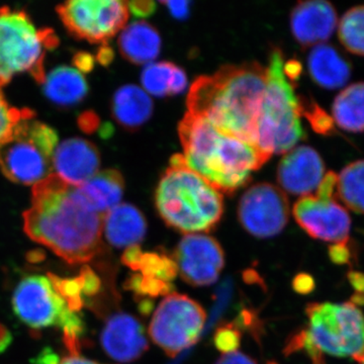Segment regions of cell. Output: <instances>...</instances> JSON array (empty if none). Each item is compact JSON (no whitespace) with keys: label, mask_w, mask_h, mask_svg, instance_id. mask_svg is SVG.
<instances>
[{"label":"cell","mask_w":364,"mask_h":364,"mask_svg":"<svg viewBox=\"0 0 364 364\" xmlns=\"http://www.w3.org/2000/svg\"><path fill=\"white\" fill-rule=\"evenodd\" d=\"M105 215L57 174L33 186L32 207L23 213L25 232L71 264L85 263L102 246Z\"/></svg>","instance_id":"6da1fadb"},{"label":"cell","mask_w":364,"mask_h":364,"mask_svg":"<svg viewBox=\"0 0 364 364\" xmlns=\"http://www.w3.org/2000/svg\"><path fill=\"white\" fill-rule=\"evenodd\" d=\"M267 85V67L257 62L222 66L189 90L188 112L227 135L257 145V126Z\"/></svg>","instance_id":"7a4b0ae2"},{"label":"cell","mask_w":364,"mask_h":364,"mask_svg":"<svg viewBox=\"0 0 364 364\" xmlns=\"http://www.w3.org/2000/svg\"><path fill=\"white\" fill-rule=\"evenodd\" d=\"M186 164L220 193L232 195L270 159L255 144L227 135L202 117L186 112L178 124Z\"/></svg>","instance_id":"3957f363"},{"label":"cell","mask_w":364,"mask_h":364,"mask_svg":"<svg viewBox=\"0 0 364 364\" xmlns=\"http://www.w3.org/2000/svg\"><path fill=\"white\" fill-rule=\"evenodd\" d=\"M155 207L165 224L184 234L210 232L224 213L222 193L186 164L183 155L170 159L155 191Z\"/></svg>","instance_id":"277c9868"},{"label":"cell","mask_w":364,"mask_h":364,"mask_svg":"<svg viewBox=\"0 0 364 364\" xmlns=\"http://www.w3.org/2000/svg\"><path fill=\"white\" fill-rule=\"evenodd\" d=\"M308 325L294 335L286 353L304 350L313 364L324 363V355L353 358L364 348V316L352 303H313L306 306Z\"/></svg>","instance_id":"5b68a950"},{"label":"cell","mask_w":364,"mask_h":364,"mask_svg":"<svg viewBox=\"0 0 364 364\" xmlns=\"http://www.w3.org/2000/svg\"><path fill=\"white\" fill-rule=\"evenodd\" d=\"M284 54L270 53L267 85L257 126V146L263 152L286 154L306 136L301 124L299 97L284 71Z\"/></svg>","instance_id":"8992f818"},{"label":"cell","mask_w":364,"mask_h":364,"mask_svg":"<svg viewBox=\"0 0 364 364\" xmlns=\"http://www.w3.org/2000/svg\"><path fill=\"white\" fill-rule=\"evenodd\" d=\"M57 45L51 28L37 30L25 11L0 7V85L25 71L44 85L45 50Z\"/></svg>","instance_id":"52a82bcc"},{"label":"cell","mask_w":364,"mask_h":364,"mask_svg":"<svg viewBox=\"0 0 364 364\" xmlns=\"http://www.w3.org/2000/svg\"><path fill=\"white\" fill-rule=\"evenodd\" d=\"M207 314L198 301L186 294H171L157 306L149 326V335L170 358L198 341Z\"/></svg>","instance_id":"ba28073f"},{"label":"cell","mask_w":364,"mask_h":364,"mask_svg":"<svg viewBox=\"0 0 364 364\" xmlns=\"http://www.w3.org/2000/svg\"><path fill=\"white\" fill-rule=\"evenodd\" d=\"M56 9L67 31L91 44H105L129 18L128 4L119 0H71Z\"/></svg>","instance_id":"9c48e42d"},{"label":"cell","mask_w":364,"mask_h":364,"mask_svg":"<svg viewBox=\"0 0 364 364\" xmlns=\"http://www.w3.org/2000/svg\"><path fill=\"white\" fill-rule=\"evenodd\" d=\"M242 227L257 238L279 235L289 219V203L286 193L272 183L255 184L242 196L238 205Z\"/></svg>","instance_id":"30bf717a"},{"label":"cell","mask_w":364,"mask_h":364,"mask_svg":"<svg viewBox=\"0 0 364 364\" xmlns=\"http://www.w3.org/2000/svg\"><path fill=\"white\" fill-rule=\"evenodd\" d=\"M14 312L33 329L57 326L69 312L64 299L55 291L50 279L31 275L21 280L13 296Z\"/></svg>","instance_id":"8fae6325"},{"label":"cell","mask_w":364,"mask_h":364,"mask_svg":"<svg viewBox=\"0 0 364 364\" xmlns=\"http://www.w3.org/2000/svg\"><path fill=\"white\" fill-rule=\"evenodd\" d=\"M173 255L182 279L193 287L215 284L225 267L221 244L208 235H186Z\"/></svg>","instance_id":"7c38bea8"},{"label":"cell","mask_w":364,"mask_h":364,"mask_svg":"<svg viewBox=\"0 0 364 364\" xmlns=\"http://www.w3.org/2000/svg\"><path fill=\"white\" fill-rule=\"evenodd\" d=\"M293 213L294 220L309 236L335 245L348 240L350 215L337 200L303 196L294 205Z\"/></svg>","instance_id":"4fadbf2b"},{"label":"cell","mask_w":364,"mask_h":364,"mask_svg":"<svg viewBox=\"0 0 364 364\" xmlns=\"http://www.w3.org/2000/svg\"><path fill=\"white\" fill-rule=\"evenodd\" d=\"M21 122L11 138L0 145V170L9 181L35 186L51 176L53 160L28 138Z\"/></svg>","instance_id":"5bb4252c"},{"label":"cell","mask_w":364,"mask_h":364,"mask_svg":"<svg viewBox=\"0 0 364 364\" xmlns=\"http://www.w3.org/2000/svg\"><path fill=\"white\" fill-rule=\"evenodd\" d=\"M325 176V163L310 146H298L286 153L277 168L282 189L294 196H310Z\"/></svg>","instance_id":"9a60e30c"},{"label":"cell","mask_w":364,"mask_h":364,"mask_svg":"<svg viewBox=\"0 0 364 364\" xmlns=\"http://www.w3.org/2000/svg\"><path fill=\"white\" fill-rule=\"evenodd\" d=\"M100 342L105 353L121 363H133L149 347L142 324L126 313L116 314L107 321Z\"/></svg>","instance_id":"2e32d148"},{"label":"cell","mask_w":364,"mask_h":364,"mask_svg":"<svg viewBox=\"0 0 364 364\" xmlns=\"http://www.w3.org/2000/svg\"><path fill=\"white\" fill-rule=\"evenodd\" d=\"M338 16L334 6L326 0L298 2L291 14V33L304 47L324 44L336 28Z\"/></svg>","instance_id":"e0dca14e"},{"label":"cell","mask_w":364,"mask_h":364,"mask_svg":"<svg viewBox=\"0 0 364 364\" xmlns=\"http://www.w3.org/2000/svg\"><path fill=\"white\" fill-rule=\"evenodd\" d=\"M57 176L67 183L79 186L98 173L100 155L95 144L80 138H72L60 144L53 156Z\"/></svg>","instance_id":"ac0fdd59"},{"label":"cell","mask_w":364,"mask_h":364,"mask_svg":"<svg viewBox=\"0 0 364 364\" xmlns=\"http://www.w3.org/2000/svg\"><path fill=\"white\" fill-rule=\"evenodd\" d=\"M308 69L314 82L325 90H337L351 77L349 60L334 46H315L308 56Z\"/></svg>","instance_id":"d6986e66"},{"label":"cell","mask_w":364,"mask_h":364,"mask_svg":"<svg viewBox=\"0 0 364 364\" xmlns=\"http://www.w3.org/2000/svg\"><path fill=\"white\" fill-rule=\"evenodd\" d=\"M107 240L117 248L138 245L145 238L147 223L139 208L130 203H119L105 215Z\"/></svg>","instance_id":"ffe728a7"},{"label":"cell","mask_w":364,"mask_h":364,"mask_svg":"<svg viewBox=\"0 0 364 364\" xmlns=\"http://www.w3.org/2000/svg\"><path fill=\"white\" fill-rule=\"evenodd\" d=\"M159 32L147 21H136L123 28L119 38L122 56L131 63L141 65L157 58L161 51Z\"/></svg>","instance_id":"44dd1931"},{"label":"cell","mask_w":364,"mask_h":364,"mask_svg":"<svg viewBox=\"0 0 364 364\" xmlns=\"http://www.w3.org/2000/svg\"><path fill=\"white\" fill-rule=\"evenodd\" d=\"M112 116L126 130H138L153 114V102L139 86H122L112 98Z\"/></svg>","instance_id":"7402d4cb"},{"label":"cell","mask_w":364,"mask_h":364,"mask_svg":"<svg viewBox=\"0 0 364 364\" xmlns=\"http://www.w3.org/2000/svg\"><path fill=\"white\" fill-rule=\"evenodd\" d=\"M78 188L87 202L105 215L119 205L124 191V177L116 169L104 170Z\"/></svg>","instance_id":"603a6c76"},{"label":"cell","mask_w":364,"mask_h":364,"mask_svg":"<svg viewBox=\"0 0 364 364\" xmlns=\"http://www.w3.org/2000/svg\"><path fill=\"white\" fill-rule=\"evenodd\" d=\"M44 92L54 104L70 107L85 100L88 85L80 71L68 66H60L46 77Z\"/></svg>","instance_id":"cb8c5ba5"},{"label":"cell","mask_w":364,"mask_h":364,"mask_svg":"<svg viewBox=\"0 0 364 364\" xmlns=\"http://www.w3.org/2000/svg\"><path fill=\"white\" fill-rule=\"evenodd\" d=\"M141 82L148 95L172 97L186 90L188 76L181 67L171 62L148 64L141 74Z\"/></svg>","instance_id":"d4e9b609"},{"label":"cell","mask_w":364,"mask_h":364,"mask_svg":"<svg viewBox=\"0 0 364 364\" xmlns=\"http://www.w3.org/2000/svg\"><path fill=\"white\" fill-rule=\"evenodd\" d=\"M335 124L351 133L364 132V82L347 86L332 105Z\"/></svg>","instance_id":"484cf974"},{"label":"cell","mask_w":364,"mask_h":364,"mask_svg":"<svg viewBox=\"0 0 364 364\" xmlns=\"http://www.w3.org/2000/svg\"><path fill=\"white\" fill-rule=\"evenodd\" d=\"M337 198L347 208L364 214V159L350 163L338 176Z\"/></svg>","instance_id":"4316f807"},{"label":"cell","mask_w":364,"mask_h":364,"mask_svg":"<svg viewBox=\"0 0 364 364\" xmlns=\"http://www.w3.org/2000/svg\"><path fill=\"white\" fill-rule=\"evenodd\" d=\"M338 37L347 51L364 56V4L352 7L343 14Z\"/></svg>","instance_id":"83f0119b"},{"label":"cell","mask_w":364,"mask_h":364,"mask_svg":"<svg viewBox=\"0 0 364 364\" xmlns=\"http://www.w3.org/2000/svg\"><path fill=\"white\" fill-rule=\"evenodd\" d=\"M139 272L145 277L171 282L178 275L176 260L164 252H144Z\"/></svg>","instance_id":"f1b7e54d"},{"label":"cell","mask_w":364,"mask_h":364,"mask_svg":"<svg viewBox=\"0 0 364 364\" xmlns=\"http://www.w3.org/2000/svg\"><path fill=\"white\" fill-rule=\"evenodd\" d=\"M124 289L135 294L138 298L151 299L169 296L173 294V284L163 280L145 277L141 273H134L124 282Z\"/></svg>","instance_id":"f546056e"},{"label":"cell","mask_w":364,"mask_h":364,"mask_svg":"<svg viewBox=\"0 0 364 364\" xmlns=\"http://www.w3.org/2000/svg\"><path fill=\"white\" fill-rule=\"evenodd\" d=\"M301 116L308 119L309 124L318 135L333 136L337 133L334 119L331 114L311 97H299Z\"/></svg>","instance_id":"4dcf8cb0"},{"label":"cell","mask_w":364,"mask_h":364,"mask_svg":"<svg viewBox=\"0 0 364 364\" xmlns=\"http://www.w3.org/2000/svg\"><path fill=\"white\" fill-rule=\"evenodd\" d=\"M33 119H23L21 122V127L28 138L40 148L46 156L53 160L54 150L58 143V135L51 127L33 121Z\"/></svg>","instance_id":"1f68e13d"},{"label":"cell","mask_w":364,"mask_h":364,"mask_svg":"<svg viewBox=\"0 0 364 364\" xmlns=\"http://www.w3.org/2000/svg\"><path fill=\"white\" fill-rule=\"evenodd\" d=\"M48 279L51 282L55 291L64 299L69 310L77 313L83 308L85 301L78 277L63 279L53 273H48Z\"/></svg>","instance_id":"d6a6232c"},{"label":"cell","mask_w":364,"mask_h":364,"mask_svg":"<svg viewBox=\"0 0 364 364\" xmlns=\"http://www.w3.org/2000/svg\"><path fill=\"white\" fill-rule=\"evenodd\" d=\"M35 117L32 109H18L6 102L0 90V145L13 136L14 129L23 119Z\"/></svg>","instance_id":"836d02e7"},{"label":"cell","mask_w":364,"mask_h":364,"mask_svg":"<svg viewBox=\"0 0 364 364\" xmlns=\"http://www.w3.org/2000/svg\"><path fill=\"white\" fill-rule=\"evenodd\" d=\"M242 333L234 323H225L215 330L214 344L218 350L228 354L236 352L240 347Z\"/></svg>","instance_id":"e575fe53"},{"label":"cell","mask_w":364,"mask_h":364,"mask_svg":"<svg viewBox=\"0 0 364 364\" xmlns=\"http://www.w3.org/2000/svg\"><path fill=\"white\" fill-rule=\"evenodd\" d=\"M77 277L80 282L85 301V298L97 296L100 293V289H102V282L97 273L93 272L90 267L81 268L80 274Z\"/></svg>","instance_id":"d590c367"},{"label":"cell","mask_w":364,"mask_h":364,"mask_svg":"<svg viewBox=\"0 0 364 364\" xmlns=\"http://www.w3.org/2000/svg\"><path fill=\"white\" fill-rule=\"evenodd\" d=\"M128 4L129 11L136 18H149L156 11V4L150 0H141V1H130Z\"/></svg>","instance_id":"8d00e7d4"},{"label":"cell","mask_w":364,"mask_h":364,"mask_svg":"<svg viewBox=\"0 0 364 364\" xmlns=\"http://www.w3.org/2000/svg\"><path fill=\"white\" fill-rule=\"evenodd\" d=\"M143 251L140 246H131L124 250L122 255V263L124 267L130 268L133 272H139L141 259H142Z\"/></svg>","instance_id":"74e56055"},{"label":"cell","mask_w":364,"mask_h":364,"mask_svg":"<svg viewBox=\"0 0 364 364\" xmlns=\"http://www.w3.org/2000/svg\"><path fill=\"white\" fill-rule=\"evenodd\" d=\"M78 124L81 130L85 133L91 134L97 130L100 119L93 112H85L78 117Z\"/></svg>","instance_id":"f35d334b"},{"label":"cell","mask_w":364,"mask_h":364,"mask_svg":"<svg viewBox=\"0 0 364 364\" xmlns=\"http://www.w3.org/2000/svg\"><path fill=\"white\" fill-rule=\"evenodd\" d=\"M163 4L167 6L170 14L178 20H184L188 18L191 2L189 1H164Z\"/></svg>","instance_id":"ab89813d"},{"label":"cell","mask_w":364,"mask_h":364,"mask_svg":"<svg viewBox=\"0 0 364 364\" xmlns=\"http://www.w3.org/2000/svg\"><path fill=\"white\" fill-rule=\"evenodd\" d=\"M73 63L81 71V73L82 72L88 73L95 67V58H93L92 55L90 54V53L78 52L74 55Z\"/></svg>","instance_id":"60d3db41"},{"label":"cell","mask_w":364,"mask_h":364,"mask_svg":"<svg viewBox=\"0 0 364 364\" xmlns=\"http://www.w3.org/2000/svg\"><path fill=\"white\" fill-rule=\"evenodd\" d=\"M215 364H257V363L246 354L236 351L224 354Z\"/></svg>","instance_id":"b9f144b4"},{"label":"cell","mask_w":364,"mask_h":364,"mask_svg":"<svg viewBox=\"0 0 364 364\" xmlns=\"http://www.w3.org/2000/svg\"><path fill=\"white\" fill-rule=\"evenodd\" d=\"M284 71L287 78L294 85V82L299 80V76H301V63L296 59L289 60V61L284 62Z\"/></svg>","instance_id":"7bdbcfd3"},{"label":"cell","mask_w":364,"mask_h":364,"mask_svg":"<svg viewBox=\"0 0 364 364\" xmlns=\"http://www.w3.org/2000/svg\"><path fill=\"white\" fill-rule=\"evenodd\" d=\"M114 56L112 48L105 43L98 49L97 60L98 63L102 64V66H109L114 61Z\"/></svg>","instance_id":"ee69618b"},{"label":"cell","mask_w":364,"mask_h":364,"mask_svg":"<svg viewBox=\"0 0 364 364\" xmlns=\"http://www.w3.org/2000/svg\"><path fill=\"white\" fill-rule=\"evenodd\" d=\"M36 364H60L58 356L52 349L45 348L39 355L33 359Z\"/></svg>","instance_id":"f6af8a7d"},{"label":"cell","mask_w":364,"mask_h":364,"mask_svg":"<svg viewBox=\"0 0 364 364\" xmlns=\"http://www.w3.org/2000/svg\"><path fill=\"white\" fill-rule=\"evenodd\" d=\"M311 287H313V282L308 275L299 274L294 280V287L298 293H308Z\"/></svg>","instance_id":"bcb514c9"},{"label":"cell","mask_w":364,"mask_h":364,"mask_svg":"<svg viewBox=\"0 0 364 364\" xmlns=\"http://www.w3.org/2000/svg\"><path fill=\"white\" fill-rule=\"evenodd\" d=\"M11 341H13V336H11V332L9 331L6 326L0 323V354L9 348Z\"/></svg>","instance_id":"7dc6e473"},{"label":"cell","mask_w":364,"mask_h":364,"mask_svg":"<svg viewBox=\"0 0 364 364\" xmlns=\"http://www.w3.org/2000/svg\"><path fill=\"white\" fill-rule=\"evenodd\" d=\"M60 364H102L95 363V361L90 360V359H86L83 358H80V356H69L60 363Z\"/></svg>","instance_id":"c3c4849f"},{"label":"cell","mask_w":364,"mask_h":364,"mask_svg":"<svg viewBox=\"0 0 364 364\" xmlns=\"http://www.w3.org/2000/svg\"><path fill=\"white\" fill-rule=\"evenodd\" d=\"M154 309V304H153L152 299H142V301L139 303V310L143 314V315L148 316L152 312Z\"/></svg>","instance_id":"681fc988"},{"label":"cell","mask_w":364,"mask_h":364,"mask_svg":"<svg viewBox=\"0 0 364 364\" xmlns=\"http://www.w3.org/2000/svg\"><path fill=\"white\" fill-rule=\"evenodd\" d=\"M354 359H355V360L358 361L359 364H364V348L363 350L361 351V353L356 356V358Z\"/></svg>","instance_id":"f907efd6"},{"label":"cell","mask_w":364,"mask_h":364,"mask_svg":"<svg viewBox=\"0 0 364 364\" xmlns=\"http://www.w3.org/2000/svg\"><path fill=\"white\" fill-rule=\"evenodd\" d=\"M363 280H364V277H363V279L359 280L358 279V277H355V282H353V284H363ZM363 287H364V284H363Z\"/></svg>","instance_id":"816d5d0a"},{"label":"cell","mask_w":364,"mask_h":364,"mask_svg":"<svg viewBox=\"0 0 364 364\" xmlns=\"http://www.w3.org/2000/svg\"><path fill=\"white\" fill-rule=\"evenodd\" d=\"M0 86H1V85H0Z\"/></svg>","instance_id":"f5cc1de1"}]
</instances>
